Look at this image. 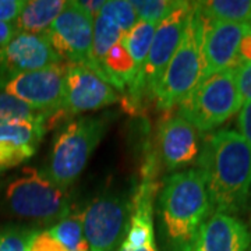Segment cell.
<instances>
[{
	"instance_id": "cell-7",
	"label": "cell",
	"mask_w": 251,
	"mask_h": 251,
	"mask_svg": "<svg viewBox=\"0 0 251 251\" xmlns=\"http://www.w3.org/2000/svg\"><path fill=\"white\" fill-rule=\"evenodd\" d=\"M0 91L27 103L48 120H56L64 116L66 63H54L35 72L0 77Z\"/></svg>"
},
{
	"instance_id": "cell-1",
	"label": "cell",
	"mask_w": 251,
	"mask_h": 251,
	"mask_svg": "<svg viewBox=\"0 0 251 251\" xmlns=\"http://www.w3.org/2000/svg\"><path fill=\"white\" fill-rule=\"evenodd\" d=\"M197 161L212 209L240 214L251 190L250 144L239 131L219 130L204 138Z\"/></svg>"
},
{
	"instance_id": "cell-12",
	"label": "cell",
	"mask_w": 251,
	"mask_h": 251,
	"mask_svg": "<svg viewBox=\"0 0 251 251\" xmlns=\"http://www.w3.org/2000/svg\"><path fill=\"white\" fill-rule=\"evenodd\" d=\"M250 32V24L209 21L204 18L202 80L216 73L237 69L240 48L244 38Z\"/></svg>"
},
{
	"instance_id": "cell-3",
	"label": "cell",
	"mask_w": 251,
	"mask_h": 251,
	"mask_svg": "<svg viewBox=\"0 0 251 251\" xmlns=\"http://www.w3.org/2000/svg\"><path fill=\"white\" fill-rule=\"evenodd\" d=\"M0 211L21 219L60 221L72 214L67 190L54 184L46 173L24 168L0 183Z\"/></svg>"
},
{
	"instance_id": "cell-33",
	"label": "cell",
	"mask_w": 251,
	"mask_h": 251,
	"mask_svg": "<svg viewBox=\"0 0 251 251\" xmlns=\"http://www.w3.org/2000/svg\"><path fill=\"white\" fill-rule=\"evenodd\" d=\"M250 25H251V24H250Z\"/></svg>"
},
{
	"instance_id": "cell-2",
	"label": "cell",
	"mask_w": 251,
	"mask_h": 251,
	"mask_svg": "<svg viewBox=\"0 0 251 251\" xmlns=\"http://www.w3.org/2000/svg\"><path fill=\"white\" fill-rule=\"evenodd\" d=\"M211 212V200L198 169L173 173L163 181L158 219L171 251H188Z\"/></svg>"
},
{
	"instance_id": "cell-17",
	"label": "cell",
	"mask_w": 251,
	"mask_h": 251,
	"mask_svg": "<svg viewBox=\"0 0 251 251\" xmlns=\"http://www.w3.org/2000/svg\"><path fill=\"white\" fill-rule=\"evenodd\" d=\"M66 6L64 0H29L25 1L20 16L14 21L17 32L45 35Z\"/></svg>"
},
{
	"instance_id": "cell-8",
	"label": "cell",
	"mask_w": 251,
	"mask_h": 251,
	"mask_svg": "<svg viewBox=\"0 0 251 251\" xmlns=\"http://www.w3.org/2000/svg\"><path fill=\"white\" fill-rule=\"evenodd\" d=\"M191 10L193 1H181L169 17L158 24L140 81L133 90L128 91L130 98L141 100L144 95H150L152 98L163 73L181 42Z\"/></svg>"
},
{
	"instance_id": "cell-26",
	"label": "cell",
	"mask_w": 251,
	"mask_h": 251,
	"mask_svg": "<svg viewBox=\"0 0 251 251\" xmlns=\"http://www.w3.org/2000/svg\"><path fill=\"white\" fill-rule=\"evenodd\" d=\"M28 251H67L57 240L45 232H36Z\"/></svg>"
},
{
	"instance_id": "cell-32",
	"label": "cell",
	"mask_w": 251,
	"mask_h": 251,
	"mask_svg": "<svg viewBox=\"0 0 251 251\" xmlns=\"http://www.w3.org/2000/svg\"><path fill=\"white\" fill-rule=\"evenodd\" d=\"M112 251H117V250H112Z\"/></svg>"
},
{
	"instance_id": "cell-21",
	"label": "cell",
	"mask_w": 251,
	"mask_h": 251,
	"mask_svg": "<svg viewBox=\"0 0 251 251\" xmlns=\"http://www.w3.org/2000/svg\"><path fill=\"white\" fill-rule=\"evenodd\" d=\"M181 4L176 0H134L131 6L134 9L138 20L159 24L165 18L171 16L175 10Z\"/></svg>"
},
{
	"instance_id": "cell-14",
	"label": "cell",
	"mask_w": 251,
	"mask_h": 251,
	"mask_svg": "<svg viewBox=\"0 0 251 251\" xmlns=\"http://www.w3.org/2000/svg\"><path fill=\"white\" fill-rule=\"evenodd\" d=\"M200 131L183 117L168 115L158 130V150L163 166L177 171L197 161L201 152Z\"/></svg>"
},
{
	"instance_id": "cell-16",
	"label": "cell",
	"mask_w": 251,
	"mask_h": 251,
	"mask_svg": "<svg viewBox=\"0 0 251 251\" xmlns=\"http://www.w3.org/2000/svg\"><path fill=\"white\" fill-rule=\"evenodd\" d=\"M188 251H251V232L236 216L214 212Z\"/></svg>"
},
{
	"instance_id": "cell-30",
	"label": "cell",
	"mask_w": 251,
	"mask_h": 251,
	"mask_svg": "<svg viewBox=\"0 0 251 251\" xmlns=\"http://www.w3.org/2000/svg\"><path fill=\"white\" fill-rule=\"evenodd\" d=\"M81 4L88 10L94 17H97V14H98L99 11H100V9L103 7L105 1H103V0H97V1H81Z\"/></svg>"
},
{
	"instance_id": "cell-15",
	"label": "cell",
	"mask_w": 251,
	"mask_h": 251,
	"mask_svg": "<svg viewBox=\"0 0 251 251\" xmlns=\"http://www.w3.org/2000/svg\"><path fill=\"white\" fill-rule=\"evenodd\" d=\"M46 123V120H14L0 126V175L35 155Z\"/></svg>"
},
{
	"instance_id": "cell-27",
	"label": "cell",
	"mask_w": 251,
	"mask_h": 251,
	"mask_svg": "<svg viewBox=\"0 0 251 251\" xmlns=\"http://www.w3.org/2000/svg\"><path fill=\"white\" fill-rule=\"evenodd\" d=\"M24 6L25 0H0V23L14 24Z\"/></svg>"
},
{
	"instance_id": "cell-31",
	"label": "cell",
	"mask_w": 251,
	"mask_h": 251,
	"mask_svg": "<svg viewBox=\"0 0 251 251\" xmlns=\"http://www.w3.org/2000/svg\"><path fill=\"white\" fill-rule=\"evenodd\" d=\"M119 251H158V249H156V244H150V246L140 247V249H127V247L120 246Z\"/></svg>"
},
{
	"instance_id": "cell-24",
	"label": "cell",
	"mask_w": 251,
	"mask_h": 251,
	"mask_svg": "<svg viewBox=\"0 0 251 251\" xmlns=\"http://www.w3.org/2000/svg\"><path fill=\"white\" fill-rule=\"evenodd\" d=\"M36 230L21 226L0 227V251H28Z\"/></svg>"
},
{
	"instance_id": "cell-10",
	"label": "cell",
	"mask_w": 251,
	"mask_h": 251,
	"mask_svg": "<svg viewBox=\"0 0 251 251\" xmlns=\"http://www.w3.org/2000/svg\"><path fill=\"white\" fill-rule=\"evenodd\" d=\"M46 36L62 60L90 66L94 38V16L81 1H66Z\"/></svg>"
},
{
	"instance_id": "cell-11",
	"label": "cell",
	"mask_w": 251,
	"mask_h": 251,
	"mask_svg": "<svg viewBox=\"0 0 251 251\" xmlns=\"http://www.w3.org/2000/svg\"><path fill=\"white\" fill-rule=\"evenodd\" d=\"M117 100L119 95L115 88L88 66L66 63L64 116L105 108Z\"/></svg>"
},
{
	"instance_id": "cell-20",
	"label": "cell",
	"mask_w": 251,
	"mask_h": 251,
	"mask_svg": "<svg viewBox=\"0 0 251 251\" xmlns=\"http://www.w3.org/2000/svg\"><path fill=\"white\" fill-rule=\"evenodd\" d=\"M125 32L110 18L97 14L94 21V38H92V53L90 69L95 67L108 54L113 46L122 41Z\"/></svg>"
},
{
	"instance_id": "cell-25",
	"label": "cell",
	"mask_w": 251,
	"mask_h": 251,
	"mask_svg": "<svg viewBox=\"0 0 251 251\" xmlns=\"http://www.w3.org/2000/svg\"><path fill=\"white\" fill-rule=\"evenodd\" d=\"M236 82L237 90L242 98V103L251 102V62H246L236 69Z\"/></svg>"
},
{
	"instance_id": "cell-13",
	"label": "cell",
	"mask_w": 251,
	"mask_h": 251,
	"mask_svg": "<svg viewBox=\"0 0 251 251\" xmlns=\"http://www.w3.org/2000/svg\"><path fill=\"white\" fill-rule=\"evenodd\" d=\"M54 63H62V59L46 35L17 32L0 48V77L35 72Z\"/></svg>"
},
{
	"instance_id": "cell-29",
	"label": "cell",
	"mask_w": 251,
	"mask_h": 251,
	"mask_svg": "<svg viewBox=\"0 0 251 251\" xmlns=\"http://www.w3.org/2000/svg\"><path fill=\"white\" fill-rule=\"evenodd\" d=\"M17 34L14 24L10 23H0V48L4 46L13 36Z\"/></svg>"
},
{
	"instance_id": "cell-22",
	"label": "cell",
	"mask_w": 251,
	"mask_h": 251,
	"mask_svg": "<svg viewBox=\"0 0 251 251\" xmlns=\"http://www.w3.org/2000/svg\"><path fill=\"white\" fill-rule=\"evenodd\" d=\"M14 120H46V116L36 112L27 103L9 94L0 92V126Z\"/></svg>"
},
{
	"instance_id": "cell-19",
	"label": "cell",
	"mask_w": 251,
	"mask_h": 251,
	"mask_svg": "<svg viewBox=\"0 0 251 251\" xmlns=\"http://www.w3.org/2000/svg\"><path fill=\"white\" fill-rule=\"evenodd\" d=\"M201 16L209 21L251 24V0L196 1Z\"/></svg>"
},
{
	"instance_id": "cell-18",
	"label": "cell",
	"mask_w": 251,
	"mask_h": 251,
	"mask_svg": "<svg viewBox=\"0 0 251 251\" xmlns=\"http://www.w3.org/2000/svg\"><path fill=\"white\" fill-rule=\"evenodd\" d=\"M156 27H158V24L138 20L134 27L131 28L130 31L125 32V35L122 36L120 44L126 49V52L130 54L131 60L134 62L135 67H137V70L140 72V75L135 78V81L130 88H134L135 85L138 84V81H140L141 72H143L144 66H145L148 53H150V48H151V44H152Z\"/></svg>"
},
{
	"instance_id": "cell-9",
	"label": "cell",
	"mask_w": 251,
	"mask_h": 251,
	"mask_svg": "<svg viewBox=\"0 0 251 251\" xmlns=\"http://www.w3.org/2000/svg\"><path fill=\"white\" fill-rule=\"evenodd\" d=\"M131 215V200L122 196L94 198L81 214L90 251L117 250L123 243Z\"/></svg>"
},
{
	"instance_id": "cell-23",
	"label": "cell",
	"mask_w": 251,
	"mask_h": 251,
	"mask_svg": "<svg viewBox=\"0 0 251 251\" xmlns=\"http://www.w3.org/2000/svg\"><path fill=\"white\" fill-rule=\"evenodd\" d=\"M98 14L110 18L123 32L130 31L138 21V17L131 6V1H127V0L105 1L103 7L100 9Z\"/></svg>"
},
{
	"instance_id": "cell-5",
	"label": "cell",
	"mask_w": 251,
	"mask_h": 251,
	"mask_svg": "<svg viewBox=\"0 0 251 251\" xmlns=\"http://www.w3.org/2000/svg\"><path fill=\"white\" fill-rule=\"evenodd\" d=\"M243 103L236 82V69L216 73L202 80L177 105L176 115L198 131L215 130L240 112Z\"/></svg>"
},
{
	"instance_id": "cell-28",
	"label": "cell",
	"mask_w": 251,
	"mask_h": 251,
	"mask_svg": "<svg viewBox=\"0 0 251 251\" xmlns=\"http://www.w3.org/2000/svg\"><path fill=\"white\" fill-rule=\"evenodd\" d=\"M237 126H239L240 134L251 145V102L243 105L240 109L239 117H237Z\"/></svg>"
},
{
	"instance_id": "cell-4",
	"label": "cell",
	"mask_w": 251,
	"mask_h": 251,
	"mask_svg": "<svg viewBox=\"0 0 251 251\" xmlns=\"http://www.w3.org/2000/svg\"><path fill=\"white\" fill-rule=\"evenodd\" d=\"M202 36L204 17L198 11L196 1H193V10L181 42L153 92L152 99L156 100V106L162 110L171 112L202 81Z\"/></svg>"
},
{
	"instance_id": "cell-6",
	"label": "cell",
	"mask_w": 251,
	"mask_h": 251,
	"mask_svg": "<svg viewBox=\"0 0 251 251\" xmlns=\"http://www.w3.org/2000/svg\"><path fill=\"white\" fill-rule=\"evenodd\" d=\"M105 131V117H80L66 126L52 148L46 172L49 179L67 190L85 169Z\"/></svg>"
}]
</instances>
